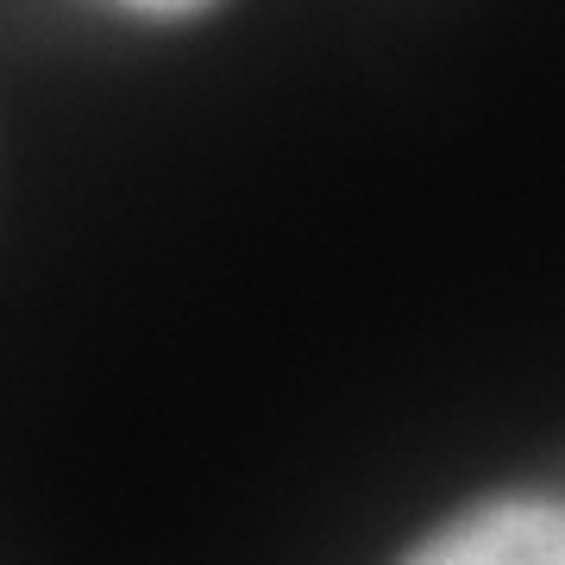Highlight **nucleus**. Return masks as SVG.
<instances>
[{"mask_svg": "<svg viewBox=\"0 0 565 565\" xmlns=\"http://www.w3.org/2000/svg\"><path fill=\"white\" fill-rule=\"evenodd\" d=\"M403 565H565V522L553 497H503L440 527Z\"/></svg>", "mask_w": 565, "mask_h": 565, "instance_id": "obj_1", "label": "nucleus"}, {"mask_svg": "<svg viewBox=\"0 0 565 565\" xmlns=\"http://www.w3.org/2000/svg\"><path fill=\"white\" fill-rule=\"evenodd\" d=\"M120 7L151 13V20H182V13H202V7H214V0H120Z\"/></svg>", "mask_w": 565, "mask_h": 565, "instance_id": "obj_2", "label": "nucleus"}]
</instances>
